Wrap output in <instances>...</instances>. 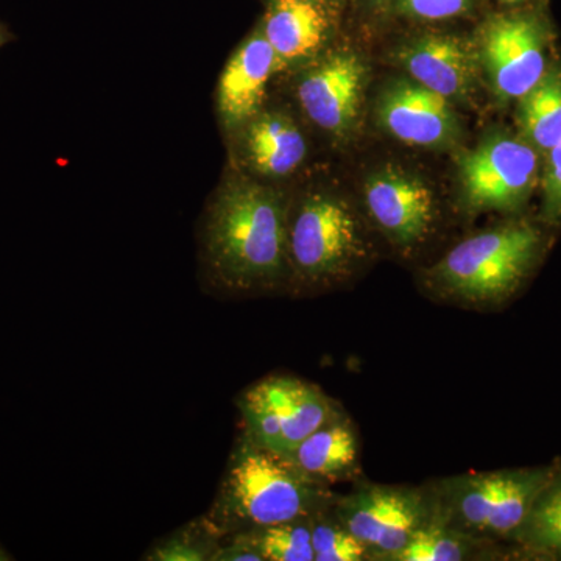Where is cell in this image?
<instances>
[{
  "label": "cell",
  "instance_id": "6da1fadb",
  "mask_svg": "<svg viewBox=\"0 0 561 561\" xmlns=\"http://www.w3.org/2000/svg\"><path fill=\"white\" fill-rule=\"evenodd\" d=\"M289 217L279 194L249 180L225 183L203 228L210 280L234 295L264 294L289 280Z\"/></svg>",
  "mask_w": 561,
  "mask_h": 561
},
{
  "label": "cell",
  "instance_id": "7a4b0ae2",
  "mask_svg": "<svg viewBox=\"0 0 561 561\" xmlns=\"http://www.w3.org/2000/svg\"><path fill=\"white\" fill-rule=\"evenodd\" d=\"M337 497L331 485L301 471L280 456L239 437L206 518L224 537L316 518L330 511Z\"/></svg>",
  "mask_w": 561,
  "mask_h": 561
},
{
  "label": "cell",
  "instance_id": "3957f363",
  "mask_svg": "<svg viewBox=\"0 0 561 561\" xmlns=\"http://www.w3.org/2000/svg\"><path fill=\"white\" fill-rule=\"evenodd\" d=\"M551 236L537 221L516 219L465 239L430 271L431 289L478 309L511 302L548 253Z\"/></svg>",
  "mask_w": 561,
  "mask_h": 561
},
{
  "label": "cell",
  "instance_id": "277c9868",
  "mask_svg": "<svg viewBox=\"0 0 561 561\" xmlns=\"http://www.w3.org/2000/svg\"><path fill=\"white\" fill-rule=\"evenodd\" d=\"M551 470L549 463L446 479L432 490L437 516L479 540L511 546Z\"/></svg>",
  "mask_w": 561,
  "mask_h": 561
},
{
  "label": "cell",
  "instance_id": "5b68a950",
  "mask_svg": "<svg viewBox=\"0 0 561 561\" xmlns=\"http://www.w3.org/2000/svg\"><path fill=\"white\" fill-rule=\"evenodd\" d=\"M289 280L324 287L343 280L367 256L360 225L345 202L311 195L301 203L287 234Z\"/></svg>",
  "mask_w": 561,
  "mask_h": 561
},
{
  "label": "cell",
  "instance_id": "8992f818",
  "mask_svg": "<svg viewBox=\"0 0 561 561\" xmlns=\"http://www.w3.org/2000/svg\"><path fill=\"white\" fill-rule=\"evenodd\" d=\"M236 404L243 437L286 457L342 411L319 386L290 375H271L251 383Z\"/></svg>",
  "mask_w": 561,
  "mask_h": 561
},
{
  "label": "cell",
  "instance_id": "52a82bcc",
  "mask_svg": "<svg viewBox=\"0 0 561 561\" xmlns=\"http://www.w3.org/2000/svg\"><path fill=\"white\" fill-rule=\"evenodd\" d=\"M332 513L367 548L370 560H393L437 516L432 490L362 483L337 497Z\"/></svg>",
  "mask_w": 561,
  "mask_h": 561
},
{
  "label": "cell",
  "instance_id": "ba28073f",
  "mask_svg": "<svg viewBox=\"0 0 561 561\" xmlns=\"http://www.w3.org/2000/svg\"><path fill=\"white\" fill-rule=\"evenodd\" d=\"M537 7L494 13L479 28V58L502 101H519L548 70L551 31Z\"/></svg>",
  "mask_w": 561,
  "mask_h": 561
},
{
  "label": "cell",
  "instance_id": "9c48e42d",
  "mask_svg": "<svg viewBox=\"0 0 561 561\" xmlns=\"http://www.w3.org/2000/svg\"><path fill=\"white\" fill-rule=\"evenodd\" d=\"M461 195L471 210L516 213L538 183V150L524 138L497 135L459 162Z\"/></svg>",
  "mask_w": 561,
  "mask_h": 561
},
{
  "label": "cell",
  "instance_id": "30bf717a",
  "mask_svg": "<svg viewBox=\"0 0 561 561\" xmlns=\"http://www.w3.org/2000/svg\"><path fill=\"white\" fill-rule=\"evenodd\" d=\"M365 201L379 230L400 249L420 245L434 230V195L419 179L394 171L379 173L368 181Z\"/></svg>",
  "mask_w": 561,
  "mask_h": 561
},
{
  "label": "cell",
  "instance_id": "8fae6325",
  "mask_svg": "<svg viewBox=\"0 0 561 561\" xmlns=\"http://www.w3.org/2000/svg\"><path fill=\"white\" fill-rule=\"evenodd\" d=\"M364 79L365 68L356 55H331L302 77L298 99L313 124L343 135L356 121Z\"/></svg>",
  "mask_w": 561,
  "mask_h": 561
},
{
  "label": "cell",
  "instance_id": "7c38bea8",
  "mask_svg": "<svg viewBox=\"0 0 561 561\" xmlns=\"http://www.w3.org/2000/svg\"><path fill=\"white\" fill-rule=\"evenodd\" d=\"M345 0H271L262 35L279 65L311 57L330 38Z\"/></svg>",
  "mask_w": 561,
  "mask_h": 561
},
{
  "label": "cell",
  "instance_id": "4fadbf2b",
  "mask_svg": "<svg viewBox=\"0 0 561 561\" xmlns=\"http://www.w3.org/2000/svg\"><path fill=\"white\" fill-rule=\"evenodd\" d=\"M379 116L394 138L411 146H442L457 131L448 101L416 81L390 88L379 105Z\"/></svg>",
  "mask_w": 561,
  "mask_h": 561
},
{
  "label": "cell",
  "instance_id": "5bb4252c",
  "mask_svg": "<svg viewBox=\"0 0 561 561\" xmlns=\"http://www.w3.org/2000/svg\"><path fill=\"white\" fill-rule=\"evenodd\" d=\"M278 66V57L262 32L254 33L234 51L221 72L217 90V108L225 127H241L256 116L268 80Z\"/></svg>",
  "mask_w": 561,
  "mask_h": 561
},
{
  "label": "cell",
  "instance_id": "9a60e30c",
  "mask_svg": "<svg viewBox=\"0 0 561 561\" xmlns=\"http://www.w3.org/2000/svg\"><path fill=\"white\" fill-rule=\"evenodd\" d=\"M402 62L416 83L448 99L463 98L474 81V55L465 41L451 35H424L409 44Z\"/></svg>",
  "mask_w": 561,
  "mask_h": 561
},
{
  "label": "cell",
  "instance_id": "2e32d148",
  "mask_svg": "<svg viewBox=\"0 0 561 561\" xmlns=\"http://www.w3.org/2000/svg\"><path fill=\"white\" fill-rule=\"evenodd\" d=\"M289 459L306 474L331 485L353 479L360 471V445L356 426L337 412L298 445Z\"/></svg>",
  "mask_w": 561,
  "mask_h": 561
},
{
  "label": "cell",
  "instance_id": "e0dca14e",
  "mask_svg": "<svg viewBox=\"0 0 561 561\" xmlns=\"http://www.w3.org/2000/svg\"><path fill=\"white\" fill-rule=\"evenodd\" d=\"M243 153L254 171L265 176L290 175L306 158L305 136L289 117L268 113L247 122Z\"/></svg>",
  "mask_w": 561,
  "mask_h": 561
},
{
  "label": "cell",
  "instance_id": "ac0fdd59",
  "mask_svg": "<svg viewBox=\"0 0 561 561\" xmlns=\"http://www.w3.org/2000/svg\"><path fill=\"white\" fill-rule=\"evenodd\" d=\"M518 560L561 561V457L512 538Z\"/></svg>",
  "mask_w": 561,
  "mask_h": 561
},
{
  "label": "cell",
  "instance_id": "d6986e66",
  "mask_svg": "<svg viewBox=\"0 0 561 561\" xmlns=\"http://www.w3.org/2000/svg\"><path fill=\"white\" fill-rule=\"evenodd\" d=\"M524 139L541 153L561 140V68H548L542 79L519 99Z\"/></svg>",
  "mask_w": 561,
  "mask_h": 561
},
{
  "label": "cell",
  "instance_id": "ffe728a7",
  "mask_svg": "<svg viewBox=\"0 0 561 561\" xmlns=\"http://www.w3.org/2000/svg\"><path fill=\"white\" fill-rule=\"evenodd\" d=\"M485 546L500 545L471 537L435 516L413 535L391 561H461L472 559L476 548Z\"/></svg>",
  "mask_w": 561,
  "mask_h": 561
},
{
  "label": "cell",
  "instance_id": "44dd1931",
  "mask_svg": "<svg viewBox=\"0 0 561 561\" xmlns=\"http://www.w3.org/2000/svg\"><path fill=\"white\" fill-rule=\"evenodd\" d=\"M221 540L224 535L205 515L151 546L142 560L213 561Z\"/></svg>",
  "mask_w": 561,
  "mask_h": 561
},
{
  "label": "cell",
  "instance_id": "7402d4cb",
  "mask_svg": "<svg viewBox=\"0 0 561 561\" xmlns=\"http://www.w3.org/2000/svg\"><path fill=\"white\" fill-rule=\"evenodd\" d=\"M312 519L273 524L247 530L264 561H316L312 546Z\"/></svg>",
  "mask_w": 561,
  "mask_h": 561
},
{
  "label": "cell",
  "instance_id": "603a6c76",
  "mask_svg": "<svg viewBox=\"0 0 561 561\" xmlns=\"http://www.w3.org/2000/svg\"><path fill=\"white\" fill-rule=\"evenodd\" d=\"M312 546L316 561L370 560L367 548L330 511L312 519Z\"/></svg>",
  "mask_w": 561,
  "mask_h": 561
},
{
  "label": "cell",
  "instance_id": "cb8c5ba5",
  "mask_svg": "<svg viewBox=\"0 0 561 561\" xmlns=\"http://www.w3.org/2000/svg\"><path fill=\"white\" fill-rule=\"evenodd\" d=\"M474 0H394L393 13L419 21H446L470 13Z\"/></svg>",
  "mask_w": 561,
  "mask_h": 561
},
{
  "label": "cell",
  "instance_id": "d4e9b609",
  "mask_svg": "<svg viewBox=\"0 0 561 561\" xmlns=\"http://www.w3.org/2000/svg\"><path fill=\"white\" fill-rule=\"evenodd\" d=\"M545 154L541 219L549 224H559L561 221V140Z\"/></svg>",
  "mask_w": 561,
  "mask_h": 561
},
{
  "label": "cell",
  "instance_id": "484cf974",
  "mask_svg": "<svg viewBox=\"0 0 561 561\" xmlns=\"http://www.w3.org/2000/svg\"><path fill=\"white\" fill-rule=\"evenodd\" d=\"M213 561H264L247 531L227 535Z\"/></svg>",
  "mask_w": 561,
  "mask_h": 561
},
{
  "label": "cell",
  "instance_id": "4316f807",
  "mask_svg": "<svg viewBox=\"0 0 561 561\" xmlns=\"http://www.w3.org/2000/svg\"><path fill=\"white\" fill-rule=\"evenodd\" d=\"M364 2L376 14H386L393 11L394 0H364Z\"/></svg>",
  "mask_w": 561,
  "mask_h": 561
},
{
  "label": "cell",
  "instance_id": "83f0119b",
  "mask_svg": "<svg viewBox=\"0 0 561 561\" xmlns=\"http://www.w3.org/2000/svg\"><path fill=\"white\" fill-rule=\"evenodd\" d=\"M497 2L508 7V9H516V7L527 5V3L535 2V0H497Z\"/></svg>",
  "mask_w": 561,
  "mask_h": 561
},
{
  "label": "cell",
  "instance_id": "f1b7e54d",
  "mask_svg": "<svg viewBox=\"0 0 561 561\" xmlns=\"http://www.w3.org/2000/svg\"><path fill=\"white\" fill-rule=\"evenodd\" d=\"M11 39L9 31L5 27L0 25V47L5 46L7 43Z\"/></svg>",
  "mask_w": 561,
  "mask_h": 561
},
{
  "label": "cell",
  "instance_id": "f546056e",
  "mask_svg": "<svg viewBox=\"0 0 561 561\" xmlns=\"http://www.w3.org/2000/svg\"><path fill=\"white\" fill-rule=\"evenodd\" d=\"M13 560V557L10 556L9 552L5 551V549L2 548V545H0V561H10Z\"/></svg>",
  "mask_w": 561,
  "mask_h": 561
}]
</instances>
